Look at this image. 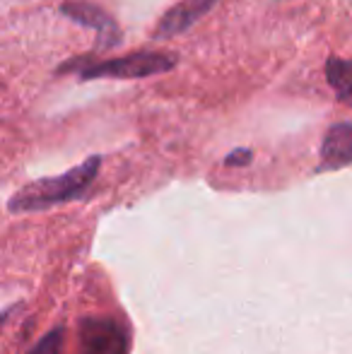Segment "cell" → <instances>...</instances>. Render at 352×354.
<instances>
[{
  "label": "cell",
  "mask_w": 352,
  "mask_h": 354,
  "mask_svg": "<svg viewBox=\"0 0 352 354\" xmlns=\"http://www.w3.org/2000/svg\"><path fill=\"white\" fill-rule=\"evenodd\" d=\"M324 73H326V82L333 87L335 99L352 109V58L328 56Z\"/></svg>",
  "instance_id": "cell-7"
},
{
  "label": "cell",
  "mask_w": 352,
  "mask_h": 354,
  "mask_svg": "<svg viewBox=\"0 0 352 354\" xmlns=\"http://www.w3.org/2000/svg\"><path fill=\"white\" fill-rule=\"evenodd\" d=\"M217 3H220V0H178L176 5H172V8L162 15L160 22L155 24L152 39H155V41H165V39L181 37L193 24L201 22Z\"/></svg>",
  "instance_id": "cell-5"
},
{
  "label": "cell",
  "mask_w": 352,
  "mask_h": 354,
  "mask_svg": "<svg viewBox=\"0 0 352 354\" xmlns=\"http://www.w3.org/2000/svg\"><path fill=\"white\" fill-rule=\"evenodd\" d=\"M58 15L71 22H75L77 27L92 29L97 34V46L89 53H102L118 48L123 44V29L121 24L113 19V15H109L102 5L89 3V0H66L58 5Z\"/></svg>",
  "instance_id": "cell-3"
},
{
  "label": "cell",
  "mask_w": 352,
  "mask_h": 354,
  "mask_svg": "<svg viewBox=\"0 0 352 354\" xmlns=\"http://www.w3.org/2000/svg\"><path fill=\"white\" fill-rule=\"evenodd\" d=\"M251 159H254V149L237 147L225 157V167H246V164H251Z\"/></svg>",
  "instance_id": "cell-9"
},
{
  "label": "cell",
  "mask_w": 352,
  "mask_h": 354,
  "mask_svg": "<svg viewBox=\"0 0 352 354\" xmlns=\"http://www.w3.org/2000/svg\"><path fill=\"white\" fill-rule=\"evenodd\" d=\"M316 171H338L352 164V121H340L326 131L319 149Z\"/></svg>",
  "instance_id": "cell-6"
},
{
  "label": "cell",
  "mask_w": 352,
  "mask_h": 354,
  "mask_svg": "<svg viewBox=\"0 0 352 354\" xmlns=\"http://www.w3.org/2000/svg\"><path fill=\"white\" fill-rule=\"evenodd\" d=\"M131 335L111 316H85L77 328V354H128Z\"/></svg>",
  "instance_id": "cell-4"
},
{
  "label": "cell",
  "mask_w": 352,
  "mask_h": 354,
  "mask_svg": "<svg viewBox=\"0 0 352 354\" xmlns=\"http://www.w3.org/2000/svg\"><path fill=\"white\" fill-rule=\"evenodd\" d=\"M178 66V53L174 51H140L126 53L118 58H104L97 61L92 53L80 58H71L56 68V75H77V80H145L152 75H165Z\"/></svg>",
  "instance_id": "cell-2"
},
{
  "label": "cell",
  "mask_w": 352,
  "mask_h": 354,
  "mask_svg": "<svg viewBox=\"0 0 352 354\" xmlns=\"http://www.w3.org/2000/svg\"><path fill=\"white\" fill-rule=\"evenodd\" d=\"M99 167H102V157L92 154L82 164L68 169L61 176H48L32 181L22 186L8 203V210L12 214L17 212H44L51 207L66 205V203H75L89 193L92 183L97 181Z\"/></svg>",
  "instance_id": "cell-1"
},
{
  "label": "cell",
  "mask_w": 352,
  "mask_h": 354,
  "mask_svg": "<svg viewBox=\"0 0 352 354\" xmlns=\"http://www.w3.org/2000/svg\"><path fill=\"white\" fill-rule=\"evenodd\" d=\"M63 342H66V328L58 326L48 330L37 345L29 350V354H63Z\"/></svg>",
  "instance_id": "cell-8"
}]
</instances>
